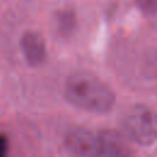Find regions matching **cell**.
<instances>
[{"instance_id":"1","label":"cell","mask_w":157,"mask_h":157,"mask_svg":"<svg viewBox=\"0 0 157 157\" xmlns=\"http://www.w3.org/2000/svg\"><path fill=\"white\" fill-rule=\"evenodd\" d=\"M65 97L72 105L94 114L108 113L115 104L113 90L90 72H77L69 77Z\"/></svg>"},{"instance_id":"2","label":"cell","mask_w":157,"mask_h":157,"mask_svg":"<svg viewBox=\"0 0 157 157\" xmlns=\"http://www.w3.org/2000/svg\"><path fill=\"white\" fill-rule=\"evenodd\" d=\"M123 131L129 140L150 146L157 141V113L146 104L132 105L123 119Z\"/></svg>"},{"instance_id":"3","label":"cell","mask_w":157,"mask_h":157,"mask_svg":"<svg viewBox=\"0 0 157 157\" xmlns=\"http://www.w3.org/2000/svg\"><path fill=\"white\" fill-rule=\"evenodd\" d=\"M92 157H134L126 141L112 130L96 132Z\"/></svg>"},{"instance_id":"4","label":"cell","mask_w":157,"mask_h":157,"mask_svg":"<svg viewBox=\"0 0 157 157\" xmlns=\"http://www.w3.org/2000/svg\"><path fill=\"white\" fill-rule=\"evenodd\" d=\"M21 49L26 61L32 66L40 65L47 58L44 38L36 31H28L22 36Z\"/></svg>"},{"instance_id":"5","label":"cell","mask_w":157,"mask_h":157,"mask_svg":"<svg viewBox=\"0 0 157 157\" xmlns=\"http://www.w3.org/2000/svg\"><path fill=\"white\" fill-rule=\"evenodd\" d=\"M96 140V131L85 128H76L67 132L65 144L67 148L78 157H92Z\"/></svg>"},{"instance_id":"6","label":"cell","mask_w":157,"mask_h":157,"mask_svg":"<svg viewBox=\"0 0 157 157\" xmlns=\"http://www.w3.org/2000/svg\"><path fill=\"white\" fill-rule=\"evenodd\" d=\"M75 26H76V18H75V13L71 10L66 9L59 11V13L56 15V27L63 36H70L74 32Z\"/></svg>"},{"instance_id":"7","label":"cell","mask_w":157,"mask_h":157,"mask_svg":"<svg viewBox=\"0 0 157 157\" xmlns=\"http://www.w3.org/2000/svg\"><path fill=\"white\" fill-rule=\"evenodd\" d=\"M137 7L145 15H156L157 13V0H134Z\"/></svg>"},{"instance_id":"8","label":"cell","mask_w":157,"mask_h":157,"mask_svg":"<svg viewBox=\"0 0 157 157\" xmlns=\"http://www.w3.org/2000/svg\"><path fill=\"white\" fill-rule=\"evenodd\" d=\"M7 151H9L7 137L4 134H0V157H7Z\"/></svg>"}]
</instances>
